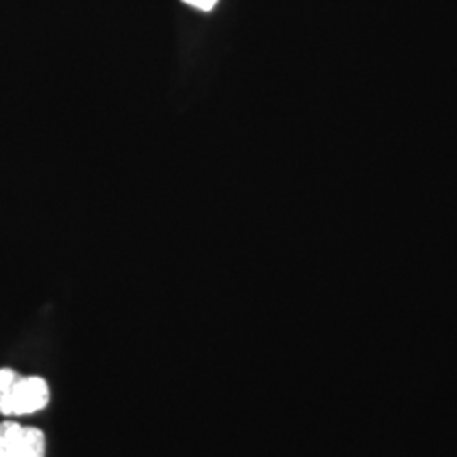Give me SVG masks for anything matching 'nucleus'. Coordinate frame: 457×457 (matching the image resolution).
Segmentation results:
<instances>
[{"label": "nucleus", "instance_id": "3", "mask_svg": "<svg viewBox=\"0 0 457 457\" xmlns=\"http://www.w3.org/2000/svg\"><path fill=\"white\" fill-rule=\"evenodd\" d=\"M183 2L188 4V5H192V7H195V9L209 12V11H212L213 7L217 5L219 0H183Z\"/></svg>", "mask_w": 457, "mask_h": 457}, {"label": "nucleus", "instance_id": "1", "mask_svg": "<svg viewBox=\"0 0 457 457\" xmlns=\"http://www.w3.org/2000/svg\"><path fill=\"white\" fill-rule=\"evenodd\" d=\"M49 402L48 383L39 376H21L16 371L0 370V413L31 415L46 409Z\"/></svg>", "mask_w": 457, "mask_h": 457}, {"label": "nucleus", "instance_id": "2", "mask_svg": "<svg viewBox=\"0 0 457 457\" xmlns=\"http://www.w3.org/2000/svg\"><path fill=\"white\" fill-rule=\"evenodd\" d=\"M46 439L39 428L16 422L0 424V457H45Z\"/></svg>", "mask_w": 457, "mask_h": 457}]
</instances>
